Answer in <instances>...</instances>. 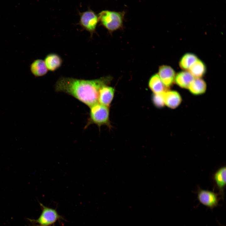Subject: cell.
<instances>
[{"label": "cell", "mask_w": 226, "mask_h": 226, "mask_svg": "<svg viewBox=\"0 0 226 226\" xmlns=\"http://www.w3.org/2000/svg\"><path fill=\"white\" fill-rule=\"evenodd\" d=\"M111 78L108 76L90 80L62 77L56 82L55 89L72 96L90 107L98 103L100 89L109 84Z\"/></svg>", "instance_id": "cell-1"}, {"label": "cell", "mask_w": 226, "mask_h": 226, "mask_svg": "<svg viewBox=\"0 0 226 226\" xmlns=\"http://www.w3.org/2000/svg\"><path fill=\"white\" fill-rule=\"evenodd\" d=\"M125 12L108 10L101 11L98 15L99 21L110 32L122 28Z\"/></svg>", "instance_id": "cell-2"}, {"label": "cell", "mask_w": 226, "mask_h": 226, "mask_svg": "<svg viewBox=\"0 0 226 226\" xmlns=\"http://www.w3.org/2000/svg\"><path fill=\"white\" fill-rule=\"evenodd\" d=\"M89 118L86 126L92 123L99 126L109 125V110L108 107L97 103L89 107Z\"/></svg>", "instance_id": "cell-3"}, {"label": "cell", "mask_w": 226, "mask_h": 226, "mask_svg": "<svg viewBox=\"0 0 226 226\" xmlns=\"http://www.w3.org/2000/svg\"><path fill=\"white\" fill-rule=\"evenodd\" d=\"M40 204L42 209L41 214L38 219H30V221L38 223L41 225L48 226L61 218V216L56 209L47 207L41 203H40Z\"/></svg>", "instance_id": "cell-4"}, {"label": "cell", "mask_w": 226, "mask_h": 226, "mask_svg": "<svg viewBox=\"0 0 226 226\" xmlns=\"http://www.w3.org/2000/svg\"><path fill=\"white\" fill-rule=\"evenodd\" d=\"M79 24L83 29L89 32L92 35L95 32L99 21L98 15L90 9L83 12H79Z\"/></svg>", "instance_id": "cell-5"}, {"label": "cell", "mask_w": 226, "mask_h": 226, "mask_svg": "<svg viewBox=\"0 0 226 226\" xmlns=\"http://www.w3.org/2000/svg\"><path fill=\"white\" fill-rule=\"evenodd\" d=\"M197 199L204 206L211 209L217 207L218 204V194L208 190L199 188L197 191Z\"/></svg>", "instance_id": "cell-6"}, {"label": "cell", "mask_w": 226, "mask_h": 226, "mask_svg": "<svg viewBox=\"0 0 226 226\" xmlns=\"http://www.w3.org/2000/svg\"><path fill=\"white\" fill-rule=\"evenodd\" d=\"M158 74L164 85L168 89L172 85L176 75L174 70L167 65L160 66Z\"/></svg>", "instance_id": "cell-7"}, {"label": "cell", "mask_w": 226, "mask_h": 226, "mask_svg": "<svg viewBox=\"0 0 226 226\" xmlns=\"http://www.w3.org/2000/svg\"><path fill=\"white\" fill-rule=\"evenodd\" d=\"M115 89L107 85L103 86L100 89L98 94V100L99 103L109 107L114 97Z\"/></svg>", "instance_id": "cell-8"}, {"label": "cell", "mask_w": 226, "mask_h": 226, "mask_svg": "<svg viewBox=\"0 0 226 226\" xmlns=\"http://www.w3.org/2000/svg\"><path fill=\"white\" fill-rule=\"evenodd\" d=\"M165 104L168 107L174 109L181 104L182 99L180 94L174 90H168L164 94Z\"/></svg>", "instance_id": "cell-9"}, {"label": "cell", "mask_w": 226, "mask_h": 226, "mask_svg": "<svg viewBox=\"0 0 226 226\" xmlns=\"http://www.w3.org/2000/svg\"><path fill=\"white\" fill-rule=\"evenodd\" d=\"M213 178L219 193L223 196L226 186V167L218 169L213 174Z\"/></svg>", "instance_id": "cell-10"}, {"label": "cell", "mask_w": 226, "mask_h": 226, "mask_svg": "<svg viewBox=\"0 0 226 226\" xmlns=\"http://www.w3.org/2000/svg\"><path fill=\"white\" fill-rule=\"evenodd\" d=\"M194 78V77L189 71H184L175 75L174 81L181 88L188 89Z\"/></svg>", "instance_id": "cell-11"}, {"label": "cell", "mask_w": 226, "mask_h": 226, "mask_svg": "<svg viewBox=\"0 0 226 226\" xmlns=\"http://www.w3.org/2000/svg\"><path fill=\"white\" fill-rule=\"evenodd\" d=\"M206 89V83L201 78H195L188 88L190 93L195 95L204 94L205 92Z\"/></svg>", "instance_id": "cell-12"}, {"label": "cell", "mask_w": 226, "mask_h": 226, "mask_svg": "<svg viewBox=\"0 0 226 226\" xmlns=\"http://www.w3.org/2000/svg\"><path fill=\"white\" fill-rule=\"evenodd\" d=\"M148 86L153 93H159L168 90L164 85L158 74L151 77L148 82Z\"/></svg>", "instance_id": "cell-13"}, {"label": "cell", "mask_w": 226, "mask_h": 226, "mask_svg": "<svg viewBox=\"0 0 226 226\" xmlns=\"http://www.w3.org/2000/svg\"><path fill=\"white\" fill-rule=\"evenodd\" d=\"M44 62L48 70L54 71L61 67L62 60L58 55L51 53L46 56Z\"/></svg>", "instance_id": "cell-14"}, {"label": "cell", "mask_w": 226, "mask_h": 226, "mask_svg": "<svg viewBox=\"0 0 226 226\" xmlns=\"http://www.w3.org/2000/svg\"><path fill=\"white\" fill-rule=\"evenodd\" d=\"M30 70L35 77H41L45 75L48 70L44 61L41 59L35 60L30 65Z\"/></svg>", "instance_id": "cell-15"}, {"label": "cell", "mask_w": 226, "mask_h": 226, "mask_svg": "<svg viewBox=\"0 0 226 226\" xmlns=\"http://www.w3.org/2000/svg\"><path fill=\"white\" fill-rule=\"evenodd\" d=\"M195 78H201L205 74L206 68L205 64L198 59L188 70Z\"/></svg>", "instance_id": "cell-16"}, {"label": "cell", "mask_w": 226, "mask_h": 226, "mask_svg": "<svg viewBox=\"0 0 226 226\" xmlns=\"http://www.w3.org/2000/svg\"><path fill=\"white\" fill-rule=\"evenodd\" d=\"M198 59L197 56L192 53H186L181 58L179 65L184 70H188L190 67Z\"/></svg>", "instance_id": "cell-17"}, {"label": "cell", "mask_w": 226, "mask_h": 226, "mask_svg": "<svg viewBox=\"0 0 226 226\" xmlns=\"http://www.w3.org/2000/svg\"><path fill=\"white\" fill-rule=\"evenodd\" d=\"M165 92L159 93H153L152 100L153 105L157 108H161L165 105L164 94Z\"/></svg>", "instance_id": "cell-18"}, {"label": "cell", "mask_w": 226, "mask_h": 226, "mask_svg": "<svg viewBox=\"0 0 226 226\" xmlns=\"http://www.w3.org/2000/svg\"><path fill=\"white\" fill-rule=\"evenodd\" d=\"M43 226V225H39V226H38V225H37V226Z\"/></svg>", "instance_id": "cell-19"}]
</instances>
